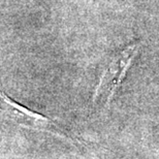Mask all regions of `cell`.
<instances>
[{
	"label": "cell",
	"mask_w": 159,
	"mask_h": 159,
	"mask_svg": "<svg viewBox=\"0 0 159 159\" xmlns=\"http://www.w3.org/2000/svg\"><path fill=\"white\" fill-rule=\"evenodd\" d=\"M139 43H132L126 47L125 49L118 53L111 60L106 70L103 71L98 83L97 88L95 89L94 101L95 99L102 98L106 106H109L111 100L120 87L121 82L125 78V75L131 65L133 58L139 53Z\"/></svg>",
	"instance_id": "cell-1"
},
{
	"label": "cell",
	"mask_w": 159,
	"mask_h": 159,
	"mask_svg": "<svg viewBox=\"0 0 159 159\" xmlns=\"http://www.w3.org/2000/svg\"><path fill=\"white\" fill-rule=\"evenodd\" d=\"M1 100L3 112H4L6 118L11 119L12 122L17 123L23 127H27V128L35 130H41V131L55 134L61 139H65L67 141H72L53 121H51L49 118L40 115L39 113H35L33 111L17 103L3 92H1Z\"/></svg>",
	"instance_id": "cell-2"
}]
</instances>
